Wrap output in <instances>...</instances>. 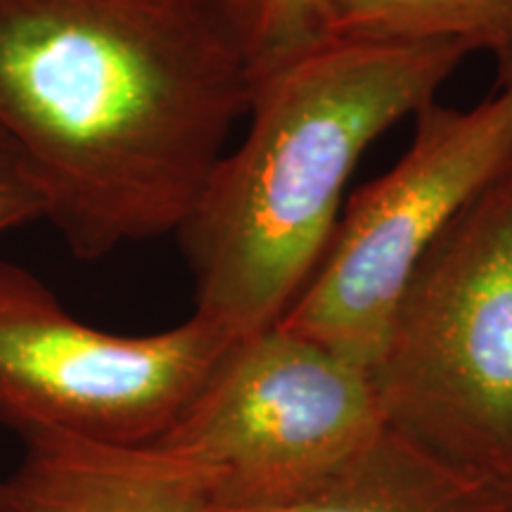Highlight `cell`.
Here are the masks:
<instances>
[{"label":"cell","mask_w":512,"mask_h":512,"mask_svg":"<svg viewBox=\"0 0 512 512\" xmlns=\"http://www.w3.org/2000/svg\"><path fill=\"white\" fill-rule=\"evenodd\" d=\"M411 145L358 188L306 290L275 328L373 370L408 280L441 233L512 166V91L415 114Z\"/></svg>","instance_id":"5b68a950"},{"label":"cell","mask_w":512,"mask_h":512,"mask_svg":"<svg viewBox=\"0 0 512 512\" xmlns=\"http://www.w3.org/2000/svg\"><path fill=\"white\" fill-rule=\"evenodd\" d=\"M249 100L211 0H0V138L83 261L178 233Z\"/></svg>","instance_id":"6da1fadb"},{"label":"cell","mask_w":512,"mask_h":512,"mask_svg":"<svg viewBox=\"0 0 512 512\" xmlns=\"http://www.w3.org/2000/svg\"><path fill=\"white\" fill-rule=\"evenodd\" d=\"M22 441V460L0 479V512H230L200 465L162 446L60 432Z\"/></svg>","instance_id":"52a82bcc"},{"label":"cell","mask_w":512,"mask_h":512,"mask_svg":"<svg viewBox=\"0 0 512 512\" xmlns=\"http://www.w3.org/2000/svg\"><path fill=\"white\" fill-rule=\"evenodd\" d=\"M192 316L155 335L74 318L27 268L0 261V425L105 444H155L233 347Z\"/></svg>","instance_id":"8992f818"},{"label":"cell","mask_w":512,"mask_h":512,"mask_svg":"<svg viewBox=\"0 0 512 512\" xmlns=\"http://www.w3.org/2000/svg\"><path fill=\"white\" fill-rule=\"evenodd\" d=\"M370 377L384 425L512 486V166L415 268Z\"/></svg>","instance_id":"3957f363"},{"label":"cell","mask_w":512,"mask_h":512,"mask_svg":"<svg viewBox=\"0 0 512 512\" xmlns=\"http://www.w3.org/2000/svg\"><path fill=\"white\" fill-rule=\"evenodd\" d=\"M268 512H512V486L384 425L316 494Z\"/></svg>","instance_id":"ba28073f"},{"label":"cell","mask_w":512,"mask_h":512,"mask_svg":"<svg viewBox=\"0 0 512 512\" xmlns=\"http://www.w3.org/2000/svg\"><path fill=\"white\" fill-rule=\"evenodd\" d=\"M323 36L512 50V0H332Z\"/></svg>","instance_id":"9c48e42d"},{"label":"cell","mask_w":512,"mask_h":512,"mask_svg":"<svg viewBox=\"0 0 512 512\" xmlns=\"http://www.w3.org/2000/svg\"><path fill=\"white\" fill-rule=\"evenodd\" d=\"M34 221H46L41 192L15 152L0 138V235Z\"/></svg>","instance_id":"8fae6325"},{"label":"cell","mask_w":512,"mask_h":512,"mask_svg":"<svg viewBox=\"0 0 512 512\" xmlns=\"http://www.w3.org/2000/svg\"><path fill=\"white\" fill-rule=\"evenodd\" d=\"M456 43L323 36L252 83L249 131L178 230L195 313L233 342L283 320L316 275L358 159L437 98Z\"/></svg>","instance_id":"7a4b0ae2"},{"label":"cell","mask_w":512,"mask_h":512,"mask_svg":"<svg viewBox=\"0 0 512 512\" xmlns=\"http://www.w3.org/2000/svg\"><path fill=\"white\" fill-rule=\"evenodd\" d=\"M245 55L252 83L325 34L332 0H211Z\"/></svg>","instance_id":"30bf717a"},{"label":"cell","mask_w":512,"mask_h":512,"mask_svg":"<svg viewBox=\"0 0 512 512\" xmlns=\"http://www.w3.org/2000/svg\"><path fill=\"white\" fill-rule=\"evenodd\" d=\"M498 91H512V50L498 60Z\"/></svg>","instance_id":"7c38bea8"},{"label":"cell","mask_w":512,"mask_h":512,"mask_svg":"<svg viewBox=\"0 0 512 512\" xmlns=\"http://www.w3.org/2000/svg\"><path fill=\"white\" fill-rule=\"evenodd\" d=\"M384 427L370 370L271 328L230 347L155 441L207 472L230 512L316 494Z\"/></svg>","instance_id":"277c9868"}]
</instances>
